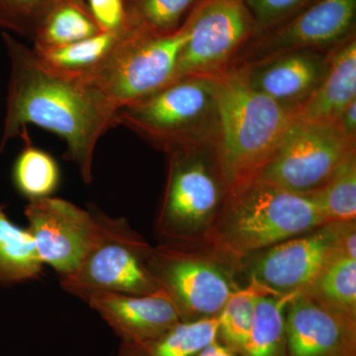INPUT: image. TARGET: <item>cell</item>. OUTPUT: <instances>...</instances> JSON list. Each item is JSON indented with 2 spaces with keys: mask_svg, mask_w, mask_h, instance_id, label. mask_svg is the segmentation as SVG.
Returning a JSON list of instances; mask_svg holds the SVG:
<instances>
[{
  "mask_svg": "<svg viewBox=\"0 0 356 356\" xmlns=\"http://www.w3.org/2000/svg\"><path fill=\"white\" fill-rule=\"evenodd\" d=\"M10 62L1 147L29 125L58 136L67 144L65 159L76 163L84 184L93 180L98 142L117 125V113L76 77L44 67L33 49L2 33Z\"/></svg>",
  "mask_w": 356,
  "mask_h": 356,
  "instance_id": "1",
  "label": "cell"
},
{
  "mask_svg": "<svg viewBox=\"0 0 356 356\" xmlns=\"http://www.w3.org/2000/svg\"><path fill=\"white\" fill-rule=\"evenodd\" d=\"M355 151L356 140L343 135L337 124L294 122L257 177L307 195L324 185Z\"/></svg>",
  "mask_w": 356,
  "mask_h": 356,
  "instance_id": "9",
  "label": "cell"
},
{
  "mask_svg": "<svg viewBox=\"0 0 356 356\" xmlns=\"http://www.w3.org/2000/svg\"><path fill=\"white\" fill-rule=\"evenodd\" d=\"M339 254H348L343 222H330L255 254L250 278L280 294L302 293Z\"/></svg>",
  "mask_w": 356,
  "mask_h": 356,
  "instance_id": "13",
  "label": "cell"
},
{
  "mask_svg": "<svg viewBox=\"0 0 356 356\" xmlns=\"http://www.w3.org/2000/svg\"><path fill=\"white\" fill-rule=\"evenodd\" d=\"M58 0H0V27L34 39L47 14Z\"/></svg>",
  "mask_w": 356,
  "mask_h": 356,
  "instance_id": "28",
  "label": "cell"
},
{
  "mask_svg": "<svg viewBox=\"0 0 356 356\" xmlns=\"http://www.w3.org/2000/svg\"><path fill=\"white\" fill-rule=\"evenodd\" d=\"M327 310L356 324V257L334 255L306 291Z\"/></svg>",
  "mask_w": 356,
  "mask_h": 356,
  "instance_id": "22",
  "label": "cell"
},
{
  "mask_svg": "<svg viewBox=\"0 0 356 356\" xmlns=\"http://www.w3.org/2000/svg\"><path fill=\"white\" fill-rule=\"evenodd\" d=\"M122 34L102 32L90 38L57 48L33 51L40 62L51 72L60 76H81L108 55Z\"/></svg>",
  "mask_w": 356,
  "mask_h": 356,
  "instance_id": "23",
  "label": "cell"
},
{
  "mask_svg": "<svg viewBox=\"0 0 356 356\" xmlns=\"http://www.w3.org/2000/svg\"><path fill=\"white\" fill-rule=\"evenodd\" d=\"M88 6L102 32L127 31L125 0H88Z\"/></svg>",
  "mask_w": 356,
  "mask_h": 356,
  "instance_id": "30",
  "label": "cell"
},
{
  "mask_svg": "<svg viewBox=\"0 0 356 356\" xmlns=\"http://www.w3.org/2000/svg\"><path fill=\"white\" fill-rule=\"evenodd\" d=\"M152 250L127 221L108 215L104 240L74 273L60 278V287L81 300L98 291L154 294L161 289L147 266Z\"/></svg>",
  "mask_w": 356,
  "mask_h": 356,
  "instance_id": "8",
  "label": "cell"
},
{
  "mask_svg": "<svg viewBox=\"0 0 356 356\" xmlns=\"http://www.w3.org/2000/svg\"><path fill=\"white\" fill-rule=\"evenodd\" d=\"M307 196L317 206L325 225L355 221L356 151L344 159L324 185Z\"/></svg>",
  "mask_w": 356,
  "mask_h": 356,
  "instance_id": "25",
  "label": "cell"
},
{
  "mask_svg": "<svg viewBox=\"0 0 356 356\" xmlns=\"http://www.w3.org/2000/svg\"><path fill=\"white\" fill-rule=\"evenodd\" d=\"M332 49L290 51L235 67L242 70L254 90L292 111L318 88L327 70Z\"/></svg>",
  "mask_w": 356,
  "mask_h": 356,
  "instance_id": "15",
  "label": "cell"
},
{
  "mask_svg": "<svg viewBox=\"0 0 356 356\" xmlns=\"http://www.w3.org/2000/svg\"><path fill=\"white\" fill-rule=\"evenodd\" d=\"M254 21L255 35L284 22L317 0H243Z\"/></svg>",
  "mask_w": 356,
  "mask_h": 356,
  "instance_id": "29",
  "label": "cell"
},
{
  "mask_svg": "<svg viewBox=\"0 0 356 356\" xmlns=\"http://www.w3.org/2000/svg\"><path fill=\"white\" fill-rule=\"evenodd\" d=\"M188 21L189 36L175 81L221 76L255 35L254 21L243 0H199Z\"/></svg>",
  "mask_w": 356,
  "mask_h": 356,
  "instance_id": "10",
  "label": "cell"
},
{
  "mask_svg": "<svg viewBox=\"0 0 356 356\" xmlns=\"http://www.w3.org/2000/svg\"><path fill=\"white\" fill-rule=\"evenodd\" d=\"M168 156L156 229L161 242L195 243L214 221L229 189L216 146L180 149Z\"/></svg>",
  "mask_w": 356,
  "mask_h": 356,
  "instance_id": "6",
  "label": "cell"
},
{
  "mask_svg": "<svg viewBox=\"0 0 356 356\" xmlns=\"http://www.w3.org/2000/svg\"><path fill=\"white\" fill-rule=\"evenodd\" d=\"M217 317L181 321L158 337L120 343L118 356H195L218 339Z\"/></svg>",
  "mask_w": 356,
  "mask_h": 356,
  "instance_id": "18",
  "label": "cell"
},
{
  "mask_svg": "<svg viewBox=\"0 0 356 356\" xmlns=\"http://www.w3.org/2000/svg\"><path fill=\"white\" fill-rule=\"evenodd\" d=\"M43 269L30 232L14 224L0 205V285L37 280Z\"/></svg>",
  "mask_w": 356,
  "mask_h": 356,
  "instance_id": "20",
  "label": "cell"
},
{
  "mask_svg": "<svg viewBox=\"0 0 356 356\" xmlns=\"http://www.w3.org/2000/svg\"><path fill=\"white\" fill-rule=\"evenodd\" d=\"M296 294L269 292L259 297L250 336L238 356H288L285 313Z\"/></svg>",
  "mask_w": 356,
  "mask_h": 356,
  "instance_id": "21",
  "label": "cell"
},
{
  "mask_svg": "<svg viewBox=\"0 0 356 356\" xmlns=\"http://www.w3.org/2000/svg\"><path fill=\"white\" fill-rule=\"evenodd\" d=\"M337 126L343 135L356 140V100L350 103L337 121Z\"/></svg>",
  "mask_w": 356,
  "mask_h": 356,
  "instance_id": "31",
  "label": "cell"
},
{
  "mask_svg": "<svg viewBox=\"0 0 356 356\" xmlns=\"http://www.w3.org/2000/svg\"><path fill=\"white\" fill-rule=\"evenodd\" d=\"M199 0H125L127 29L168 33L182 24L185 14Z\"/></svg>",
  "mask_w": 356,
  "mask_h": 356,
  "instance_id": "27",
  "label": "cell"
},
{
  "mask_svg": "<svg viewBox=\"0 0 356 356\" xmlns=\"http://www.w3.org/2000/svg\"><path fill=\"white\" fill-rule=\"evenodd\" d=\"M288 356H356V324L297 293L285 313Z\"/></svg>",
  "mask_w": 356,
  "mask_h": 356,
  "instance_id": "14",
  "label": "cell"
},
{
  "mask_svg": "<svg viewBox=\"0 0 356 356\" xmlns=\"http://www.w3.org/2000/svg\"><path fill=\"white\" fill-rule=\"evenodd\" d=\"M83 301L109 325L120 343L153 339L181 322L177 307L161 290L144 296L98 291Z\"/></svg>",
  "mask_w": 356,
  "mask_h": 356,
  "instance_id": "16",
  "label": "cell"
},
{
  "mask_svg": "<svg viewBox=\"0 0 356 356\" xmlns=\"http://www.w3.org/2000/svg\"><path fill=\"white\" fill-rule=\"evenodd\" d=\"M356 100V39L351 35L330 51L322 81L310 97L291 111L294 122L337 124Z\"/></svg>",
  "mask_w": 356,
  "mask_h": 356,
  "instance_id": "17",
  "label": "cell"
},
{
  "mask_svg": "<svg viewBox=\"0 0 356 356\" xmlns=\"http://www.w3.org/2000/svg\"><path fill=\"white\" fill-rule=\"evenodd\" d=\"M195 356H238L233 350L227 348L221 341H215L214 343L209 344L203 348L200 353Z\"/></svg>",
  "mask_w": 356,
  "mask_h": 356,
  "instance_id": "32",
  "label": "cell"
},
{
  "mask_svg": "<svg viewBox=\"0 0 356 356\" xmlns=\"http://www.w3.org/2000/svg\"><path fill=\"white\" fill-rule=\"evenodd\" d=\"M309 196L285 191L259 177L229 187L202 238L203 250L235 266L262 250L324 226Z\"/></svg>",
  "mask_w": 356,
  "mask_h": 356,
  "instance_id": "2",
  "label": "cell"
},
{
  "mask_svg": "<svg viewBox=\"0 0 356 356\" xmlns=\"http://www.w3.org/2000/svg\"><path fill=\"white\" fill-rule=\"evenodd\" d=\"M269 292L274 291L250 278L247 286L238 288L229 296L218 315V337L236 355H241L250 336L259 297Z\"/></svg>",
  "mask_w": 356,
  "mask_h": 356,
  "instance_id": "24",
  "label": "cell"
},
{
  "mask_svg": "<svg viewBox=\"0 0 356 356\" xmlns=\"http://www.w3.org/2000/svg\"><path fill=\"white\" fill-rule=\"evenodd\" d=\"M218 161L228 187L257 177L294 123L290 110L254 90L242 70L216 77Z\"/></svg>",
  "mask_w": 356,
  "mask_h": 356,
  "instance_id": "3",
  "label": "cell"
},
{
  "mask_svg": "<svg viewBox=\"0 0 356 356\" xmlns=\"http://www.w3.org/2000/svg\"><path fill=\"white\" fill-rule=\"evenodd\" d=\"M147 266L181 321L218 317L240 288L235 267L194 243L161 242L152 250Z\"/></svg>",
  "mask_w": 356,
  "mask_h": 356,
  "instance_id": "7",
  "label": "cell"
},
{
  "mask_svg": "<svg viewBox=\"0 0 356 356\" xmlns=\"http://www.w3.org/2000/svg\"><path fill=\"white\" fill-rule=\"evenodd\" d=\"M356 0H317L250 40L231 67L301 50H330L355 34Z\"/></svg>",
  "mask_w": 356,
  "mask_h": 356,
  "instance_id": "12",
  "label": "cell"
},
{
  "mask_svg": "<svg viewBox=\"0 0 356 356\" xmlns=\"http://www.w3.org/2000/svg\"><path fill=\"white\" fill-rule=\"evenodd\" d=\"M102 33L86 0H58L33 39V50L44 51Z\"/></svg>",
  "mask_w": 356,
  "mask_h": 356,
  "instance_id": "19",
  "label": "cell"
},
{
  "mask_svg": "<svg viewBox=\"0 0 356 356\" xmlns=\"http://www.w3.org/2000/svg\"><path fill=\"white\" fill-rule=\"evenodd\" d=\"M24 214L40 259L60 278L74 273L106 233L108 215L93 205L83 209L49 196L29 200Z\"/></svg>",
  "mask_w": 356,
  "mask_h": 356,
  "instance_id": "11",
  "label": "cell"
},
{
  "mask_svg": "<svg viewBox=\"0 0 356 356\" xmlns=\"http://www.w3.org/2000/svg\"><path fill=\"white\" fill-rule=\"evenodd\" d=\"M118 124L166 154L216 146V77L186 76L173 81L119 110Z\"/></svg>",
  "mask_w": 356,
  "mask_h": 356,
  "instance_id": "4",
  "label": "cell"
},
{
  "mask_svg": "<svg viewBox=\"0 0 356 356\" xmlns=\"http://www.w3.org/2000/svg\"><path fill=\"white\" fill-rule=\"evenodd\" d=\"M188 36V18L172 32L127 29L99 64L76 79L118 112L175 81Z\"/></svg>",
  "mask_w": 356,
  "mask_h": 356,
  "instance_id": "5",
  "label": "cell"
},
{
  "mask_svg": "<svg viewBox=\"0 0 356 356\" xmlns=\"http://www.w3.org/2000/svg\"><path fill=\"white\" fill-rule=\"evenodd\" d=\"M13 179L17 191L29 200L49 197L60 184V168L53 156L28 143L16 159Z\"/></svg>",
  "mask_w": 356,
  "mask_h": 356,
  "instance_id": "26",
  "label": "cell"
}]
</instances>
